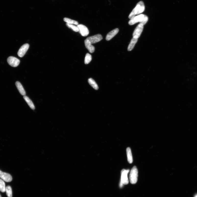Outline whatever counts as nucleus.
<instances>
[{"instance_id": "5", "label": "nucleus", "mask_w": 197, "mask_h": 197, "mask_svg": "<svg viewBox=\"0 0 197 197\" xmlns=\"http://www.w3.org/2000/svg\"><path fill=\"white\" fill-rule=\"evenodd\" d=\"M143 26L142 24L140 23L136 28L132 35L134 38L138 39L141 36L143 31Z\"/></svg>"}, {"instance_id": "22", "label": "nucleus", "mask_w": 197, "mask_h": 197, "mask_svg": "<svg viewBox=\"0 0 197 197\" xmlns=\"http://www.w3.org/2000/svg\"><path fill=\"white\" fill-rule=\"evenodd\" d=\"M66 25L68 28L72 29L73 31L75 32H79V29L77 26H76L73 24L67 23H66Z\"/></svg>"}, {"instance_id": "19", "label": "nucleus", "mask_w": 197, "mask_h": 197, "mask_svg": "<svg viewBox=\"0 0 197 197\" xmlns=\"http://www.w3.org/2000/svg\"><path fill=\"white\" fill-rule=\"evenodd\" d=\"M5 192L8 197H12V188L10 186H7L6 187Z\"/></svg>"}, {"instance_id": "18", "label": "nucleus", "mask_w": 197, "mask_h": 197, "mask_svg": "<svg viewBox=\"0 0 197 197\" xmlns=\"http://www.w3.org/2000/svg\"><path fill=\"white\" fill-rule=\"evenodd\" d=\"M64 21L67 22V23L72 24H75L78 25L79 24L78 22V21L73 20H72L71 19L65 18L64 19Z\"/></svg>"}, {"instance_id": "16", "label": "nucleus", "mask_w": 197, "mask_h": 197, "mask_svg": "<svg viewBox=\"0 0 197 197\" xmlns=\"http://www.w3.org/2000/svg\"><path fill=\"white\" fill-rule=\"evenodd\" d=\"M24 100L27 103L29 106L32 109H35V107L32 101L28 96H25L23 97Z\"/></svg>"}, {"instance_id": "8", "label": "nucleus", "mask_w": 197, "mask_h": 197, "mask_svg": "<svg viewBox=\"0 0 197 197\" xmlns=\"http://www.w3.org/2000/svg\"><path fill=\"white\" fill-rule=\"evenodd\" d=\"M79 29V32L83 36H88L89 33V31L88 28L85 26L80 24L77 25Z\"/></svg>"}, {"instance_id": "6", "label": "nucleus", "mask_w": 197, "mask_h": 197, "mask_svg": "<svg viewBox=\"0 0 197 197\" xmlns=\"http://www.w3.org/2000/svg\"><path fill=\"white\" fill-rule=\"evenodd\" d=\"M7 61L10 66L14 67H17L20 63L19 60L13 56L9 57L7 58Z\"/></svg>"}, {"instance_id": "10", "label": "nucleus", "mask_w": 197, "mask_h": 197, "mask_svg": "<svg viewBox=\"0 0 197 197\" xmlns=\"http://www.w3.org/2000/svg\"><path fill=\"white\" fill-rule=\"evenodd\" d=\"M0 178L4 181L6 182H10L12 180V176L10 174L3 172L0 170Z\"/></svg>"}, {"instance_id": "17", "label": "nucleus", "mask_w": 197, "mask_h": 197, "mask_svg": "<svg viewBox=\"0 0 197 197\" xmlns=\"http://www.w3.org/2000/svg\"><path fill=\"white\" fill-rule=\"evenodd\" d=\"M88 82L90 85L94 89L97 90L98 89V87L97 83L92 78L89 79Z\"/></svg>"}, {"instance_id": "1", "label": "nucleus", "mask_w": 197, "mask_h": 197, "mask_svg": "<svg viewBox=\"0 0 197 197\" xmlns=\"http://www.w3.org/2000/svg\"><path fill=\"white\" fill-rule=\"evenodd\" d=\"M145 9V6L143 2L142 1L139 2L130 14L129 18L131 19L135 17L136 15L143 13Z\"/></svg>"}, {"instance_id": "2", "label": "nucleus", "mask_w": 197, "mask_h": 197, "mask_svg": "<svg viewBox=\"0 0 197 197\" xmlns=\"http://www.w3.org/2000/svg\"><path fill=\"white\" fill-rule=\"evenodd\" d=\"M148 20V17L146 15L141 14L131 19L128 23L130 25H132L139 22L144 25L146 23Z\"/></svg>"}, {"instance_id": "24", "label": "nucleus", "mask_w": 197, "mask_h": 197, "mask_svg": "<svg viewBox=\"0 0 197 197\" xmlns=\"http://www.w3.org/2000/svg\"><path fill=\"white\" fill-rule=\"evenodd\" d=\"M0 197H2V196L1 195V194H0Z\"/></svg>"}, {"instance_id": "14", "label": "nucleus", "mask_w": 197, "mask_h": 197, "mask_svg": "<svg viewBox=\"0 0 197 197\" xmlns=\"http://www.w3.org/2000/svg\"><path fill=\"white\" fill-rule=\"evenodd\" d=\"M128 161L130 164L133 162V158L131 153V150L130 147H128L126 149Z\"/></svg>"}, {"instance_id": "11", "label": "nucleus", "mask_w": 197, "mask_h": 197, "mask_svg": "<svg viewBox=\"0 0 197 197\" xmlns=\"http://www.w3.org/2000/svg\"><path fill=\"white\" fill-rule=\"evenodd\" d=\"M119 32V29L118 28L113 30L107 34L106 36V40L107 41L110 40L118 33Z\"/></svg>"}, {"instance_id": "21", "label": "nucleus", "mask_w": 197, "mask_h": 197, "mask_svg": "<svg viewBox=\"0 0 197 197\" xmlns=\"http://www.w3.org/2000/svg\"><path fill=\"white\" fill-rule=\"evenodd\" d=\"M92 59V57L91 55L89 53L86 54L84 60V63L85 64H89Z\"/></svg>"}, {"instance_id": "4", "label": "nucleus", "mask_w": 197, "mask_h": 197, "mask_svg": "<svg viewBox=\"0 0 197 197\" xmlns=\"http://www.w3.org/2000/svg\"><path fill=\"white\" fill-rule=\"evenodd\" d=\"M129 169L126 170L123 169L121 171V179L120 186V187H122L124 185H126L129 183V181L128 178V174L129 172Z\"/></svg>"}, {"instance_id": "23", "label": "nucleus", "mask_w": 197, "mask_h": 197, "mask_svg": "<svg viewBox=\"0 0 197 197\" xmlns=\"http://www.w3.org/2000/svg\"><path fill=\"white\" fill-rule=\"evenodd\" d=\"M195 197H197V195H196L195 196Z\"/></svg>"}, {"instance_id": "12", "label": "nucleus", "mask_w": 197, "mask_h": 197, "mask_svg": "<svg viewBox=\"0 0 197 197\" xmlns=\"http://www.w3.org/2000/svg\"><path fill=\"white\" fill-rule=\"evenodd\" d=\"M85 47L90 53H93L95 51V47L88 40L86 39L84 41Z\"/></svg>"}, {"instance_id": "13", "label": "nucleus", "mask_w": 197, "mask_h": 197, "mask_svg": "<svg viewBox=\"0 0 197 197\" xmlns=\"http://www.w3.org/2000/svg\"><path fill=\"white\" fill-rule=\"evenodd\" d=\"M16 84L19 92L22 95L25 96L26 95L25 91L21 83L18 81L17 82Z\"/></svg>"}, {"instance_id": "20", "label": "nucleus", "mask_w": 197, "mask_h": 197, "mask_svg": "<svg viewBox=\"0 0 197 197\" xmlns=\"http://www.w3.org/2000/svg\"><path fill=\"white\" fill-rule=\"evenodd\" d=\"M6 187L4 181L2 179H0V191L2 192H5Z\"/></svg>"}, {"instance_id": "3", "label": "nucleus", "mask_w": 197, "mask_h": 197, "mask_svg": "<svg viewBox=\"0 0 197 197\" xmlns=\"http://www.w3.org/2000/svg\"><path fill=\"white\" fill-rule=\"evenodd\" d=\"M138 173L137 167L136 166H134L131 170L129 176L130 181L131 184H134L137 182Z\"/></svg>"}, {"instance_id": "15", "label": "nucleus", "mask_w": 197, "mask_h": 197, "mask_svg": "<svg viewBox=\"0 0 197 197\" xmlns=\"http://www.w3.org/2000/svg\"><path fill=\"white\" fill-rule=\"evenodd\" d=\"M138 41V39L132 38L128 48V51H131L133 49Z\"/></svg>"}, {"instance_id": "9", "label": "nucleus", "mask_w": 197, "mask_h": 197, "mask_svg": "<svg viewBox=\"0 0 197 197\" xmlns=\"http://www.w3.org/2000/svg\"><path fill=\"white\" fill-rule=\"evenodd\" d=\"M29 47V45L28 44H25L20 48L18 52V55L20 57H22L26 54Z\"/></svg>"}, {"instance_id": "7", "label": "nucleus", "mask_w": 197, "mask_h": 197, "mask_svg": "<svg viewBox=\"0 0 197 197\" xmlns=\"http://www.w3.org/2000/svg\"><path fill=\"white\" fill-rule=\"evenodd\" d=\"M103 39V37L100 34H98L93 36L89 37L86 39L92 44L99 42Z\"/></svg>"}]
</instances>
